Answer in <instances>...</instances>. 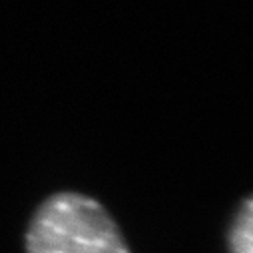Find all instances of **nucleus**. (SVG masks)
Wrapping results in <instances>:
<instances>
[{
  "instance_id": "nucleus-1",
  "label": "nucleus",
  "mask_w": 253,
  "mask_h": 253,
  "mask_svg": "<svg viewBox=\"0 0 253 253\" xmlns=\"http://www.w3.org/2000/svg\"><path fill=\"white\" fill-rule=\"evenodd\" d=\"M26 251L130 253L104 206L76 192H60L40 204L26 231Z\"/></svg>"
},
{
  "instance_id": "nucleus-2",
  "label": "nucleus",
  "mask_w": 253,
  "mask_h": 253,
  "mask_svg": "<svg viewBox=\"0 0 253 253\" xmlns=\"http://www.w3.org/2000/svg\"><path fill=\"white\" fill-rule=\"evenodd\" d=\"M231 253H253V196L239 208L231 231H229Z\"/></svg>"
}]
</instances>
